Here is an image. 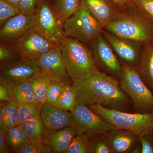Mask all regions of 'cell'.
<instances>
[{
	"mask_svg": "<svg viewBox=\"0 0 153 153\" xmlns=\"http://www.w3.org/2000/svg\"><path fill=\"white\" fill-rule=\"evenodd\" d=\"M41 116L46 130L54 131L68 127H74L71 111L63 110L47 102L42 106Z\"/></svg>",
	"mask_w": 153,
	"mask_h": 153,
	"instance_id": "cell-15",
	"label": "cell"
},
{
	"mask_svg": "<svg viewBox=\"0 0 153 153\" xmlns=\"http://www.w3.org/2000/svg\"><path fill=\"white\" fill-rule=\"evenodd\" d=\"M136 68L146 84L153 87V42L143 45Z\"/></svg>",
	"mask_w": 153,
	"mask_h": 153,
	"instance_id": "cell-20",
	"label": "cell"
},
{
	"mask_svg": "<svg viewBox=\"0 0 153 153\" xmlns=\"http://www.w3.org/2000/svg\"><path fill=\"white\" fill-rule=\"evenodd\" d=\"M43 105L38 103L21 105L18 106V125L27 120L41 116Z\"/></svg>",
	"mask_w": 153,
	"mask_h": 153,
	"instance_id": "cell-26",
	"label": "cell"
},
{
	"mask_svg": "<svg viewBox=\"0 0 153 153\" xmlns=\"http://www.w3.org/2000/svg\"><path fill=\"white\" fill-rule=\"evenodd\" d=\"M30 142L44 144V129L41 116L31 119L21 125Z\"/></svg>",
	"mask_w": 153,
	"mask_h": 153,
	"instance_id": "cell-21",
	"label": "cell"
},
{
	"mask_svg": "<svg viewBox=\"0 0 153 153\" xmlns=\"http://www.w3.org/2000/svg\"><path fill=\"white\" fill-rule=\"evenodd\" d=\"M8 147L7 141V132L1 129H0V153H8L9 152Z\"/></svg>",
	"mask_w": 153,
	"mask_h": 153,
	"instance_id": "cell-38",
	"label": "cell"
},
{
	"mask_svg": "<svg viewBox=\"0 0 153 153\" xmlns=\"http://www.w3.org/2000/svg\"><path fill=\"white\" fill-rule=\"evenodd\" d=\"M19 9V0H5Z\"/></svg>",
	"mask_w": 153,
	"mask_h": 153,
	"instance_id": "cell-41",
	"label": "cell"
},
{
	"mask_svg": "<svg viewBox=\"0 0 153 153\" xmlns=\"http://www.w3.org/2000/svg\"><path fill=\"white\" fill-rule=\"evenodd\" d=\"M76 101L89 106L98 104L123 111L131 100L123 91L117 79L98 70L86 78L73 81Z\"/></svg>",
	"mask_w": 153,
	"mask_h": 153,
	"instance_id": "cell-1",
	"label": "cell"
},
{
	"mask_svg": "<svg viewBox=\"0 0 153 153\" xmlns=\"http://www.w3.org/2000/svg\"><path fill=\"white\" fill-rule=\"evenodd\" d=\"M11 46L20 58L37 60L60 47L42 36L34 27L11 43Z\"/></svg>",
	"mask_w": 153,
	"mask_h": 153,
	"instance_id": "cell-8",
	"label": "cell"
},
{
	"mask_svg": "<svg viewBox=\"0 0 153 153\" xmlns=\"http://www.w3.org/2000/svg\"><path fill=\"white\" fill-rule=\"evenodd\" d=\"M60 47L66 71L72 81L86 78L98 70L91 51L83 43L66 37Z\"/></svg>",
	"mask_w": 153,
	"mask_h": 153,
	"instance_id": "cell-3",
	"label": "cell"
},
{
	"mask_svg": "<svg viewBox=\"0 0 153 153\" xmlns=\"http://www.w3.org/2000/svg\"><path fill=\"white\" fill-rule=\"evenodd\" d=\"M1 102L3 106V120L0 128L7 132L9 129L18 125L19 105L13 100Z\"/></svg>",
	"mask_w": 153,
	"mask_h": 153,
	"instance_id": "cell-23",
	"label": "cell"
},
{
	"mask_svg": "<svg viewBox=\"0 0 153 153\" xmlns=\"http://www.w3.org/2000/svg\"><path fill=\"white\" fill-rule=\"evenodd\" d=\"M35 14L27 15L20 13L9 19L1 27V44L10 43L16 41L33 27Z\"/></svg>",
	"mask_w": 153,
	"mask_h": 153,
	"instance_id": "cell-14",
	"label": "cell"
},
{
	"mask_svg": "<svg viewBox=\"0 0 153 153\" xmlns=\"http://www.w3.org/2000/svg\"><path fill=\"white\" fill-rule=\"evenodd\" d=\"M16 153H51L52 150L48 145L27 143L13 152Z\"/></svg>",
	"mask_w": 153,
	"mask_h": 153,
	"instance_id": "cell-32",
	"label": "cell"
},
{
	"mask_svg": "<svg viewBox=\"0 0 153 153\" xmlns=\"http://www.w3.org/2000/svg\"><path fill=\"white\" fill-rule=\"evenodd\" d=\"M79 4V0H55L53 8L63 23L78 8Z\"/></svg>",
	"mask_w": 153,
	"mask_h": 153,
	"instance_id": "cell-24",
	"label": "cell"
},
{
	"mask_svg": "<svg viewBox=\"0 0 153 153\" xmlns=\"http://www.w3.org/2000/svg\"><path fill=\"white\" fill-rule=\"evenodd\" d=\"M7 84L12 100L19 105L37 103L33 87L29 80Z\"/></svg>",
	"mask_w": 153,
	"mask_h": 153,
	"instance_id": "cell-19",
	"label": "cell"
},
{
	"mask_svg": "<svg viewBox=\"0 0 153 153\" xmlns=\"http://www.w3.org/2000/svg\"><path fill=\"white\" fill-rule=\"evenodd\" d=\"M102 33L115 53L123 63L136 68L143 44L137 41L119 37L106 30H103Z\"/></svg>",
	"mask_w": 153,
	"mask_h": 153,
	"instance_id": "cell-13",
	"label": "cell"
},
{
	"mask_svg": "<svg viewBox=\"0 0 153 153\" xmlns=\"http://www.w3.org/2000/svg\"><path fill=\"white\" fill-rule=\"evenodd\" d=\"M103 28L115 35L143 45L153 42V21L140 11L122 13Z\"/></svg>",
	"mask_w": 153,
	"mask_h": 153,
	"instance_id": "cell-2",
	"label": "cell"
},
{
	"mask_svg": "<svg viewBox=\"0 0 153 153\" xmlns=\"http://www.w3.org/2000/svg\"><path fill=\"white\" fill-rule=\"evenodd\" d=\"M28 80L33 87L36 101L43 105L47 102V90L51 80L41 73L36 74Z\"/></svg>",
	"mask_w": 153,
	"mask_h": 153,
	"instance_id": "cell-22",
	"label": "cell"
},
{
	"mask_svg": "<svg viewBox=\"0 0 153 153\" xmlns=\"http://www.w3.org/2000/svg\"><path fill=\"white\" fill-rule=\"evenodd\" d=\"M71 112L77 134H86L94 137L105 134L114 128L89 107L77 101Z\"/></svg>",
	"mask_w": 153,
	"mask_h": 153,
	"instance_id": "cell-10",
	"label": "cell"
},
{
	"mask_svg": "<svg viewBox=\"0 0 153 153\" xmlns=\"http://www.w3.org/2000/svg\"><path fill=\"white\" fill-rule=\"evenodd\" d=\"M123 74L120 81L122 89L131 100L138 113H153V94L142 79L136 68L122 63Z\"/></svg>",
	"mask_w": 153,
	"mask_h": 153,
	"instance_id": "cell-6",
	"label": "cell"
},
{
	"mask_svg": "<svg viewBox=\"0 0 153 153\" xmlns=\"http://www.w3.org/2000/svg\"><path fill=\"white\" fill-rule=\"evenodd\" d=\"M16 52L11 46L1 44L0 46V60L5 63L13 61L16 56Z\"/></svg>",
	"mask_w": 153,
	"mask_h": 153,
	"instance_id": "cell-35",
	"label": "cell"
},
{
	"mask_svg": "<svg viewBox=\"0 0 153 153\" xmlns=\"http://www.w3.org/2000/svg\"><path fill=\"white\" fill-rule=\"evenodd\" d=\"M66 37L83 43H90L102 34L103 27L91 15L84 0H80L78 8L63 23Z\"/></svg>",
	"mask_w": 153,
	"mask_h": 153,
	"instance_id": "cell-5",
	"label": "cell"
},
{
	"mask_svg": "<svg viewBox=\"0 0 153 153\" xmlns=\"http://www.w3.org/2000/svg\"><path fill=\"white\" fill-rule=\"evenodd\" d=\"M69 84L51 81L47 93V102L57 106L58 99L65 88Z\"/></svg>",
	"mask_w": 153,
	"mask_h": 153,
	"instance_id": "cell-29",
	"label": "cell"
},
{
	"mask_svg": "<svg viewBox=\"0 0 153 153\" xmlns=\"http://www.w3.org/2000/svg\"><path fill=\"white\" fill-rule=\"evenodd\" d=\"M152 130L153 131V121L152 122Z\"/></svg>",
	"mask_w": 153,
	"mask_h": 153,
	"instance_id": "cell-43",
	"label": "cell"
},
{
	"mask_svg": "<svg viewBox=\"0 0 153 153\" xmlns=\"http://www.w3.org/2000/svg\"><path fill=\"white\" fill-rule=\"evenodd\" d=\"M21 13L19 9L5 0H0V26Z\"/></svg>",
	"mask_w": 153,
	"mask_h": 153,
	"instance_id": "cell-30",
	"label": "cell"
},
{
	"mask_svg": "<svg viewBox=\"0 0 153 153\" xmlns=\"http://www.w3.org/2000/svg\"><path fill=\"white\" fill-rule=\"evenodd\" d=\"M106 138L111 153H131L139 141V136L134 133L116 128L107 133Z\"/></svg>",
	"mask_w": 153,
	"mask_h": 153,
	"instance_id": "cell-16",
	"label": "cell"
},
{
	"mask_svg": "<svg viewBox=\"0 0 153 153\" xmlns=\"http://www.w3.org/2000/svg\"><path fill=\"white\" fill-rule=\"evenodd\" d=\"M72 84L66 86L58 99L57 106L60 109L71 111L74 108L76 95Z\"/></svg>",
	"mask_w": 153,
	"mask_h": 153,
	"instance_id": "cell-28",
	"label": "cell"
},
{
	"mask_svg": "<svg viewBox=\"0 0 153 153\" xmlns=\"http://www.w3.org/2000/svg\"><path fill=\"white\" fill-rule=\"evenodd\" d=\"M3 120V111L2 104L1 102L0 105V128L2 125Z\"/></svg>",
	"mask_w": 153,
	"mask_h": 153,
	"instance_id": "cell-42",
	"label": "cell"
},
{
	"mask_svg": "<svg viewBox=\"0 0 153 153\" xmlns=\"http://www.w3.org/2000/svg\"><path fill=\"white\" fill-rule=\"evenodd\" d=\"M34 27L42 36L59 46L66 37L63 23L46 0H42L38 6Z\"/></svg>",
	"mask_w": 153,
	"mask_h": 153,
	"instance_id": "cell-7",
	"label": "cell"
},
{
	"mask_svg": "<svg viewBox=\"0 0 153 153\" xmlns=\"http://www.w3.org/2000/svg\"><path fill=\"white\" fill-rule=\"evenodd\" d=\"M119 8L126 10L132 7L128 0H111Z\"/></svg>",
	"mask_w": 153,
	"mask_h": 153,
	"instance_id": "cell-39",
	"label": "cell"
},
{
	"mask_svg": "<svg viewBox=\"0 0 153 153\" xmlns=\"http://www.w3.org/2000/svg\"><path fill=\"white\" fill-rule=\"evenodd\" d=\"M91 137L86 134H77L66 153H90Z\"/></svg>",
	"mask_w": 153,
	"mask_h": 153,
	"instance_id": "cell-27",
	"label": "cell"
},
{
	"mask_svg": "<svg viewBox=\"0 0 153 153\" xmlns=\"http://www.w3.org/2000/svg\"><path fill=\"white\" fill-rule=\"evenodd\" d=\"M40 73L37 60L20 58L4 64L1 66L0 82L10 84L24 80H28Z\"/></svg>",
	"mask_w": 153,
	"mask_h": 153,
	"instance_id": "cell-12",
	"label": "cell"
},
{
	"mask_svg": "<svg viewBox=\"0 0 153 153\" xmlns=\"http://www.w3.org/2000/svg\"><path fill=\"white\" fill-rule=\"evenodd\" d=\"M133 7L153 21V0H130Z\"/></svg>",
	"mask_w": 153,
	"mask_h": 153,
	"instance_id": "cell-33",
	"label": "cell"
},
{
	"mask_svg": "<svg viewBox=\"0 0 153 153\" xmlns=\"http://www.w3.org/2000/svg\"><path fill=\"white\" fill-rule=\"evenodd\" d=\"M42 0H19V9L22 14L33 15L36 14L39 4Z\"/></svg>",
	"mask_w": 153,
	"mask_h": 153,
	"instance_id": "cell-34",
	"label": "cell"
},
{
	"mask_svg": "<svg viewBox=\"0 0 153 153\" xmlns=\"http://www.w3.org/2000/svg\"><path fill=\"white\" fill-rule=\"evenodd\" d=\"M89 44L97 69L120 81L123 74L122 64L102 33Z\"/></svg>",
	"mask_w": 153,
	"mask_h": 153,
	"instance_id": "cell-9",
	"label": "cell"
},
{
	"mask_svg": "<svg viewBox=\"0 0 153 153\" xmlns=\"http://www.w3.org/2000/svg\"><path fill=\"white\" fill-rule=\"evenodd\" d=\"M7 141L9 150L13 152L23 145L30 142L21 125L9 129L7 132Z\"/></svg>",
	"mask_w": 153,
	"mask_h": 153,
	"instance_id": "cell-25",
	"label": "cell"
},
{
	"mask_svg": "<svg viewBox=\"0 0 153 153\" xmlns=\"http://www.w3.org/2000/svg\"><path fill=\"white\" fill-rule=\"evenodd\" d=\"M92 16L104 28L105 26L117 18L122 13L118 12L105 0H84Z\"/></svg>",
	"mask_w": 153,
	"mask_h": 153,
	"instance_id": "cell-18",
	"label": "cell"
},
{
	"mask_svg": "<svg viewBox=\"0 0 153 153\" xmlns=\"http://www.w3.org/2000/svg\"><path fill=\"white\" fill-rule=\"evenodd\" d=\"M88 106L116 128L127 130L139 137L153 131V113H129L117 109L105 108L98 104Z\"/></svg>",
	"mask_w": 153,
	"mask_h": 153,
	"instance_id": "cell-4",
	"label": "cell"
},
{
	"mask_svg": "<svg viewBox=\"0 0 153 153\" xmlns=\"http://www.w3.org/2000/svg\"><path fill=\"white\" fill-rule=\"evenodd\" d=\"M142 148L141 145L140 143H139L133 148L132 150L131 151V153H142Z\"/></svg>",
	"mask_w": 153,
	"mask_h": 153,
	"instance_id": "cell-40",
	"label": "cell"
},
{
	"mask_svg": "<svg viewBox=\"0 0 153 153\" xmlns=\"http://www.w3.org/2000/svg\"><path fill=\"white\" fill-rule=\"evenodd\" d=\"M77 134L74 127H68L54 131L44 130V143L52 149L53 153H66Z\"/></svg>",
	"mask_w": 153,
	"mask_h": 153,
	"instance_id": "cell-17",
	"label": "cell"
},
{
	"mask_svg": "<svg viewBox=\"0 0 153 153\" xmlns=\"http://www.w3.org/2000/svg\"><path fill=\"white\" fill-rule=\"evenodd\" d=\"M37 60L41 74L52 82L73 83L66 71L60 47L47 52Z\"/></svg>",
	"mask_w": 153,
	"mask_h": 153,
	"instance_id": "cell-11",
	"label": "cell"
},
{
	"mask_svg": "<svg viewBox=\"0 0 153 153\" xmlns=\"http://www.w3.org/2000/svg\"><path fill=\"white\" fill-rule=\"evenodd\" d=\"M91 137L90 153H111L107 141L106 135Z\"/></svg>",
	"mask_w": 153,
	"mask_h": 153,
	"instance_id": "cell-31",
	"label": "cell"
},
{
	"mask_svg": "<svg viewBox=\"0 0 153 153\" xmlns=\"http://www.w3.org/2000/svg\"><path fill=\"white\" fill-rule=\"evenodd\" d=\"M153 131L145 134L139 137L141 145L142 153H153Z\"/></svg>",
	"mask_w": 153,
	"mask_h": 153,
	"instance_id": "cell-36",
	"label": "cell"
},
{
	"mask_svg": "<svg viewBox=\"0 0 153 153\" xmlns=\"http://www.w3.org/2000/svg\"><path fill=\"white\" fill-rule=\"evenodd\" d=\"M0 100L1 102H9L12 100L7 85L0 82Z\"/></svg>",
	"mask_w": 153,
	"mask_h": 153,
	"instance_id": "cell-37",
	"label": "cell"
},
{
	"mask_svg": "<svg viewBox=\"0 0 153 153\" xmlns=\"http://www.w3.org/2000/svg\"><path fill=\"white\" fill-rule=\"evenodd\" d=\"M128 1H129V2H130V0H128ZM130 4H131V3H130Z\"/></svg>",
	"mask_w": 153,
	"mask_h": 153,
	"instance_id": "cell-44",
	"label": "cell"
}]
</instances>
